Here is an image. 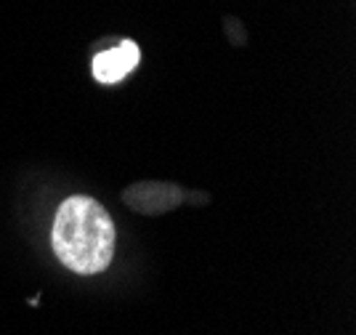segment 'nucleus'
Here are the masks:
<instances>
[{
	"instance_id": "nucleus-2",
	"label": "nucleus",
	"mask_w": 356,
	"mask_h": 335,
	"mask_svg": "<svg viewBox=\"0 0 356 335\" xmlns=\"http://www.w3.org/2000/svg\"><path fill=\"white\" fill-rule=\"evenodd\" d=\"M141 61V51L138 45L131 40H122L120 45L102 51L99 56L93 59V77L104 86H115L120 80H125L128 75L134 72Z\"/></svg>"
},
{
	"instance_id": "nucleus-3",
	"label": "nucleus",
	"mask_w": 356,
	"mask_h": 335,
	"mask_svg": "<svg viewBox=\"0 0 356 335\" xmlns=\"http://www.w3.org/2000/svg\"><path fill=\"white\" fill-rule=\"evenodd\" d=\"M181 200H184V192L176 184H160V181H144L125 192V203L147 216H160L165 210L176 208Z\"/></svg>"
},
{
	"instance_id": "nucleus-1",
	"label": "nucleus",
	"mask_w": 356,
	"mask_h": 335,
	"mask_svg": "<svg viewBox=\"0 0 356 335\" xmlns=\"http://www.w3.org/2000/svg\"><path fill=\"white\" fill-rule=\"evenodd\" d=\"M54 253L74 274H99L115 256V224L104 205L77 194L59 205L54 221Z\"/></svg>"
}]
</instances>
